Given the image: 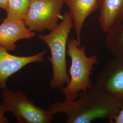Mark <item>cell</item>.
<instances>
[{
	"label": "cell",
	"mask_w": 123,
	"mask_h": 123,
	"mask_svg": "<svg viewBox=\"0 0 123 123\" xmlns=\"http://www.w3.org/2000/svg\"><path fill=\"white\" fill-rule=\"evenodd\" d=\"M123 107L119 100L93 84L91 88L81 92L74 101L56 102L49 107L53 115L62 113L66 123H89L97 119H107L113 123Z\"/></svg>",
	"instance_id": "1"
},
{
	"label": "cell",
	"mask_w": 123,
	"mask_h": 123,
	"mask_svg": "<svg viewBox=\"0 0 123 123\" xmlns=\"http://www.w3.org/2000/svg\"><path fill=\"white\" fill-rule=\"evenodd\" d=\"M73 22L69 12H66L59 24L47 35L39 34L38 37L49 47L51 56L48 60L53 68V76L50 83L52 89H59L69 84L70 80L67 69V43Z\"/></svg>",
	"instance_id": "2"
},
{
	"label": "cell",
	"mask_w": 123,
	"mask_h": 123,
	"mask_svg": "<svg viewBox=\"0 0 123 123\" xmlns=\"http://www.w3.org/2000/svg\"><path fill=\"white\" fill-rule=\"evenodd\" d=\"M67 55L70 57L71 65L69 69L70 80L66 87L61 88L66 102L77 99L79 93L92 88L90 79L93 66L99 63L96 55L88 57L85 47H80L75 38H68L67 43Z\"/></svg>",
	"instance_id": "3"
},
{
	"label": "cell",
	"mask_w": 123,
	"mask_h": 123,
	"mask_svg": "<svg viewBox=\"0 0 123 123\" xmlns=\"http://www.w3.org/2000/svg\"><path fill=\"white\" fill-rule=\"evenodd\" d=\"M1 94L3 104L7 112L12 113L18 123L52 122L53 114L49 110L36 106L22 91L14 92L6 88L3 89Z\"/></svg>",
	"instance_id": "4"
},
{
	"label": "cell",
	"mask_w": 123,
	"mask_h": 123,
	"mask_svg": "<svg viewBox=\"0 0 123 123\" xmlns=\"http://www.w3.org/2000/svg\"><path fill=\"white\" fill-rule=\"evenodd\" d=\"M65 0H31L24 22L32 31H52L63 18L61 10Z\"/></svg>",
	"instance_id": "5"
},
{
	"label": "cell",
	"mask_w": 123,
	"mask_h": 123,
	"mask_svg": "<svg viewBox=\"0 0 123 123\" xmlns=\"http://www.w3.org/2000/svg\"><path fill=\"white\" fill-rule=\"evenodd\" d=\"M93 85L123 101V58L114 57L107 62Z\"/></svg>",
	"instance_id": "6"
},
{
	"label": "cell",
	"mask_w": 123,
	"mask_h": 123,
	"mask_svg": "<svg viewBox=\"0 0 123 123\" xmlns=\"http://www.w3.org/2000/svg\"><path fill=\"white\" fill-rule=\"evenodd\" d=\"M46 53V51L43 50L31 56H19L9 53L0 46V88H6L8 79L24 67L31 63L43 61Z\"/></svg>",
	"instance_id": "7"
},
{
	"label": "cell",
	"mask_w": 123,
	"mask_h": 123,
	"mask_svg": "<svg viewBox=\"0 0 123 123\" xmlns=\"http://www.w3.org/2000/svg\"><path fill=\"white\" fill-rule=\"evenodd\" d=\"M35 34L30 31L23 21L5 18L0 24V46L8 51L16 49V43L20 40L33 38Z\"/></svg>",
	"instance_id": "8"
},
{
	"label": "cell",
	"mask_w": 123,
	"mask_h": 123,
	"mask_svg": "<svg viewBox=\"0 0 123 123\" xmlns=\"http://www.w3.org/2000/svg\"><path fill=\"white\" fill-rule=\"evenodd\" d=\"M100 0H65L73 22L77 40L81 45V34L85 20L99 7Z\"/></svg>",
	"instance_id": "9"
},
{
	"label": "cell",
	"mask_w": 123,
	"mask_h": 123,
	"mask_svg": "<svg viewBox=\"0 0 123 123\" xmlns=\"http://www.w3.org/2000/svg\"><path fill=\"white\" fill-rule=\"evenodd\" d=\"M99 23L101 30L107 33L123 23V0H100Z\"/></svg>",
	"instance_id": "10"
},
{
	"label": "cell",
	"mask_w": 123,
	"mask_h": 123,
	"mask_svg": "<svg viewBox=\"0 0 123 123\" xmlns=\"http://www.w3.org/2000/svg\"><path fill=\"white\" fill-rule=\"evenodd\" d=\"M105 45L107 50L114 57L123 58V24L106 33Z\"/></svg>",
	"instance_id": "11"
},
{
	"label": "cell",
	"mask_w": 123,
	"mask_h": 123,
	"mask_svg": "<svg viewBox=\"0 0 123 123\" xmlns=\"http://www.w3.org/2000/svg\"><path fill=\"white\" fill-rule=\"evenodd\" d=\"M31 0H9L6 18L23 21L28 12Z\"/></svg>",
	"instance_id": "12"
},
{
	"label": "cell",
	"mask_w": 123,
	"mask_h": 123,
	"mask_svg": "<svg viewBox=\"0 0 123 123\" xmlns=\"http://www.w3.org/2000/svg\"><path fill=\"white\" fill-rule=\"evenodd\" d=\"M6 112L7 111L4 104L0 103V123H9V120L5 116Z\"/></svg>",
	"instance_id": "13"
},
{
	"label": "cell",
	"mask_w": 123,
	"mask_h": 123,
	"mask_svg": "<svg viewBox=\"0 0 123 123\" xmlns=\"http://www.w3.org/2000/svg\"><path fill=\"white\" fill-rule=\"evenodd\" d=\"M113 123H123V107L114 119Z\"/></svg>",
	"instance_id": "14"
},
{
	"label": "cell",
	"mask_w": 123,
	"mask_h": 123,
	"mask_svg": "<svg viewBox=\"0 0 123 123\" xmlns=\"http://www.w3.org/2000/svg\"><path fill=\"white\" fill-rule=\"evenodd\" d=\"M9 0H0V8L6 11Z\"/></svg>",
	"instance_id": "15"
}]
</instances>
